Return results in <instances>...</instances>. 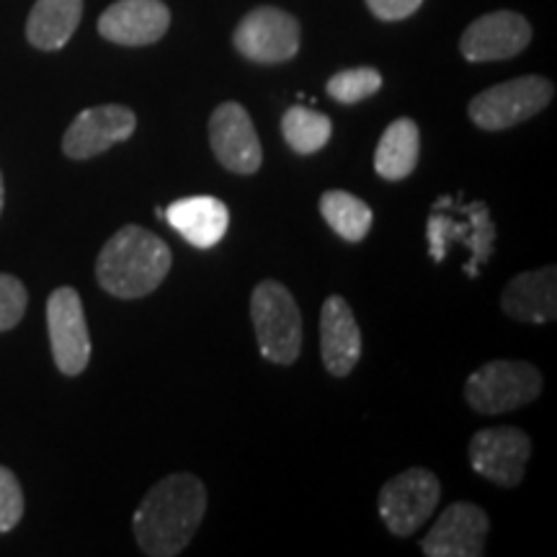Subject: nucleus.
<instances>
[{"mask_svg":"<svg viewBox=\"0 0 557 557\" xmlns=\"http://www.w3.org/2000/svg\"><path fill=\"white\" fill-rule=\"evenodd\" d=\"M52 359L62 374L78 377L90 361V333L83 299L73 287H58L47 299Z\"/></svg>","mask_w":557,"mask_h":557,"instance_id":"9","label":"nucleus"},{"mask_svg":"<svg viewBox=\"0 0 557 557\" xmlns=\"http://www.w3.org/2000/svg\"><path fill=\"white\" fill-rule=\"evenodd\" d=\"M500 308L521 323H553L557 315V269L524 271L506 284Z\"/></svg>","mask_w":557,"mask_h":557,"instance_id":"17","label":"nucleus"},{"mask_svg":"<svg viewBox=\"0 0 557 557\" xmlns=\"http://www.w3.org/2000/svg\"><path fill=\"white\" fill-rule=\"evenodd\" d=\"M171 9L163 0H116L99 16V34L111 45L148 47L165 37Z\"/></svg>","mask_w":557,"mask_h":557,"instance_id":"15","label":"nucleus"},{"mask_svg":"<svg viewBox=\"0 0 557 557\" xmlns=\"http://www.w3.org/2000/svg\"><path fill=\"white\" fill-rule=\"evenodd\" d=\"M542 393L540 369L529 361L493 359L470 374L465 382V400L483 416L511 413Z\"/></svg>","mask_w":557,"mask_h":557,"instance_id":"5","label":"nucleus"},{"mask_svg":"<svg viewBox=\"0 0 557 557\" xmlns=\"http://www.w3.org/2000/svg\"><path fill=\"white\" fill-rule=\"evenodd\" d=\"M320 214L338 238L348 243H361L372 230V209L354 194L331 189L320 197Z\"/></svg>","mask_w":557,"mask_h":557,"instance_id":"21","label":"nucleus"},{"mask_svg":"<svg viewBox=\"0 0 557 557\" xmlns=\"http://www.w3.org/2000/svg\"><path fill=\"white\" fill-rule=\"evenodd\" d=\"M487 529L491 521L483 508L457 500L444 508L426 540L421 542V549L429 557H480L485 555Z\"/></svg>","mask_w":557,"mask_h":557,"instance_id":"14","label":"nucleus"},{"mask_svg":"<svg viewBox=\"0 0 557 557\" xmlns=\"http://www.w3.org/2000/svg\"><path fill=\"white\" fill-rule=\"evenodd\" d=\"M429 253L436 263L447 261L451 246H465L470 250V261L465 274L478 276L480 267L491 261L496 250V222L485 201H455L451 197H438L431 207L426 222Z\"/></svg>","mask_w":557,"mask_h":557,"instance_id":"3","label":"nucleus"},{"mask_svg":"<svg viewBox=\"0 0 557 557\" xmlns=\"http://www.w3.org/2000/svg\"><path fill=\"white\" fill-rule=\"evenodd\" d=\"M423 0H367V9L380 21H403L421 9Z\"/></svg>","mask_w":557,"mask_h":557,"instance_id":"26","label":"nucleus"},{"mask_svg":"<svg viewBox=\"0 0 557 557\" xmlns=\"http://www.w3.org/2000/svg\"><path fill=\"white\" fill-rule=\"evenodd\" d=\"M83 18V0H37L26 18V39L41 52H58L73 39Z\"/></svg>","mask_w":557,"mask_h":557,"instance_id":"19","label":"nucleus"},{"mask_svg":"<svg viewBox=\"0 0 557 557\" xmlns=\"http://www.w3.org/2000/svg\"><path fill=\"white\" fill-rule=\"evenodd\" d=\"M282 135L297 156H312L323 150L333 135V122L315 109L289 107L282 116Z\"/></svg>","mask_w":557,"mask_h":557,"instance_id":"22","label":"nucleus"},{"mask_svg":"<svg viewBox=\"0 0 557 557\" xmlns=\"http://www.w3.org/2000/svg\"><path fill=\"white\" fill-rule=\"evenodd\" d=\"M320 357L333 377H346L361 359V331L351 305L331 295L320 310Z\"/></svg>","mask_w":557,"mask_h":557,"instance_id":"16","label":"nucleus"},{"mask_svg":"<svg viewBox=\"0 0 557 557\" xmlns=\"http://www.w3.org/2000/svg\"><path fill=\"white\" fill-rule=\"evenodd\" d=\"M137 116L122 103H103V107L83 109L62 137V152L70 160H88L101 156L114 145L135 135Z\"/></svg>","mask_w":557,"mask_h":557,"instance_id":"12","label":"nucleus"},{"mask_svg":"<svg viewBox=\"0 0 557 557\" xmlns=\"http://www.w3.org/2000/svg\"><path fill=\"white\" fill-rule=\"evenodd\" d=\"M382 88V73L377 67H348L341 70V73L333 75V78L325 83V90L333 101L346 103V107H354V103H361L372 99L374 94H380Z\"/></svg>","mask_w":557,"mask_h":557,"instance_id":"23","label":"nucleus"},{"mask_svg":"<svg viewBox=\"0 0 557 557\" xmlns=\"http://www.w3.org/2000/svg\"><path fill=\"white\" fill-rule=\"evenodd\" d=\"M171 263L173 253L163 238L139 225H124L103 243L96 259V278L111 297L139 299L163 284Z\"/></svg>","mask_w":557,"mask_h":557,"instance_id":"2","label":"nucleus"},{"mask_svg":"<svg viewBox=\"0 0 557 557\" xmlns=\"http://www.w3.org/2000/svg\"><path fill=\"white\" fill-rule=\"evenodd\" d=\"M442 500V483L431 470L410 468L380 491V517L395 537H410L436 511Z\"/></svg>","mask_w":557,"mask_h":557,"instance_id":"8","label":"nucleus"},{"mask_svg":"<svg viewBox=\"0 0 557 557\" xmlns=\"http://www.w3.org/2000/svg\"><path fill=\"white\" fill-rule=\"evenodd\" d=\"M418 156H421V129L413 120L403 116L382 132L374 152V171L387 181H403L416 171Z\"/></svg>","mask_w":557,"mask_h":557,"instance_id":"20","label":"nucleus"},{"mask_svg":"<svg viewBox=\"0 0 557 557\" xmlns=\"http://www.w3.org/2000/svg\"><path fill=\"white\" fill-rule=\"evenodd\" d=\"M532 41V24L517 11H491L472 21L459 39L468 62H500L521 54Z\"/></svg>","mask_w":557,"mask_h":557,"instance_id":"13","label":"nucleus"},{"mask_svg":"<svg viewBox=\"0 0 557 557\" xmlns=\"http://www.w3.org/2000/svg\"><path fill=\"white\" fill-rule=\"evenodd\" d=\"M163 220L181 233V238L197 248H212L225 238L230 225V212L220 199L214 197H186L173 201L165 209Z\"/></svg>","mask_w":557,"mask_h":557,"instance_id":"18","label":"nucleus"},{"mask_svg":"<svg viewBox=\"0 0 557 557\" xmlns=\"http://www.w3.org/2000/svg\"><path fill=\"white\" fill-rule=\"evenodd\" d=\"M207 513V491L189 472L163 478L132 517L139 549L150 557H176L189 547Z\"/></svg>","mask_w":557,"mask_h":557,"instance_id":"1","label":"nucleus"},{"mask_svg":"<svg viewBox=\"0 0 557 557\" xmlns=\"http://www.w3.org/2000/svg\"><path fill=\"white\" fill-rule=\"evenodd\" d=\"M26 305H29V292L24 282L13 274H0V333L16 329L24 320Z\"/></svg>","mask_w":557,"mask_h":557,"instance_id":"24","label":"nucleus"},{"mask_svg":"<svg viewBox=\"0 0 557 557\" xmlns=\"http://www.w3.org/2000/svg\"><path fill=\"white\" fill-rule=\"evenodd\" d=\"M553 99V81L542 78V75H521V78L480 90L470 101L468 114L478 129L504 132L537 116Z\"/></svg>","mask_w":557,"mask_h":557,"instance_id":"6","label":"nucleus"},{"mask_svg":"<svg viewBox=\"0 0 557 557\" xmlns=\"http://www.w3.org/2000/svg\"><path fill=\"white\" fill-rule=\"evenodd\" d=\"M21 517H24V491L18 478L0 465V534L16 529Z\"/></svg>","mask_w":557,"mask_h":557,"instance_id":"25","label":"nucleus"},{"mask_svg":"<svg viewBox=\"0 0 557 557\" xmlns=\"http://www.w3.org/2000/svg\"><path fill=\"white\" fill-rule=\"evenodd\" d=\"M3 205H5V186H3V173H0V214H3Z\"/></svg>","mask_w":557,"mask_h":557,"instance_id":"27","label":"nucleus"},{"mask_svg":"<svg viewBox=\"0 0 557 557\" xmlns=\"http://www.w3.org/2000/svg\"><path fill=\"white\" fill-rule=\"evenodd\" d=\"M209 145L222 169L238 176H253L263 163L261 139L256 135L248 109L238 101H225L209 116Z\"/></svg>","mask_w":557,"mask_h":557,"instance_id":"10","label":"nucleus"},{"mask_svg":"<svg viewBox=\"0 0 557 557\" xmlns=\"http://www.w3.org/2000/svg\"><path fill=\"white\" fill-rule=\"evenodd\" d=\"M470 465L480 478L500 487H517L532 457V438L517 426L483 429L470 438Z\"/></svg>","mask_w":557,"mask_h":557,"instance_id":"11","label":"nucleus"},{"mask_svg":"<svg viewBox=\"0 0 557 557\" xmlns=\"http://www.w3.org/2000/svg\"><path fill=\"white\" fill-rule=\"evenodd\" d=\"M250 320L263 357L274 364H295L302 351V315L284 284L267 278L253 289Z\"/></svg>","mask_w":557,"mask_h":557,"instance_id":"4","label":"nucleus"},{"mask_svg":"<svg viewBox=\"0 0 557 557\" xmlns=\"http://www.w3.org/2000/svg\"><path fill=\"white\" fill-rule=\"evenodd\" d=\"M302 45V26L289 11L276 5H259L238 21L233 47L240 58L256 65H282L297 58Z\"/></svg>","mask_w":557,"mask_h":557,"instance_id":"7","label":"nucleus"}]
</instances>
